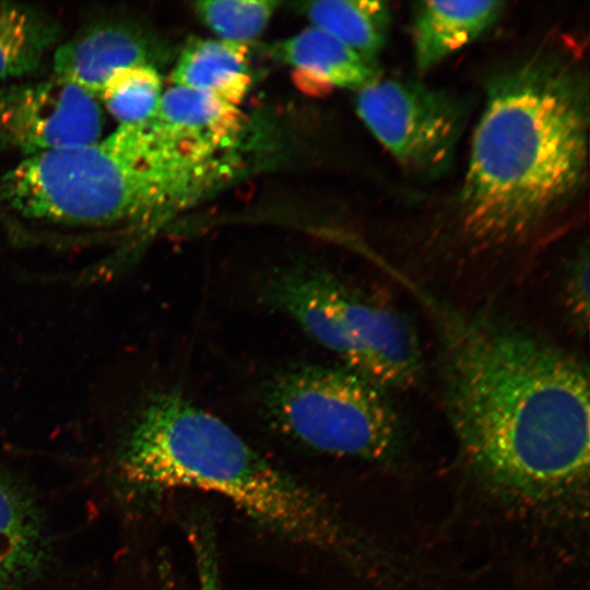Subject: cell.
Wrapping results in <instances>:
<instances>
[{
    "instance_id": "obj_3",
    "label": "cell",
    "mask_w": 590,
    "mask_h": 590,
    "mask_svg": "<svg viewBox=\"0 0 590 590\" xmlns=\"http://www.w3.org/2000/svg\"><path fill=\"white\" fill-rule=\"evenodd\" d=\"M232 166L153 120L22 157L0 170V222L19 240L109 241L146 231L221 184Z\"/></svg>"
},
{
    "instance_id": "obj_8",
    "label": "cell",
    "mask_w": 590,
    "mask_h": 590,
    "mask_svg": "<svg viewBox=\"0 0 590 590\" xmlns=\"http://www.w3.org/2000/svg\"><path fill=\"white\" fill-rule=\"evenodd\" d=\"M104 114L97 96L54 74L0 85V153L26 157L96 141Z\"/></svg>"
},
{
    "instance_id": "obj_21",
    "label": "cell",
    "mask_w": 590,
    "mask_h": 590,
    "mask_svg": "<svg viewBox=\"0 0 590 590\" xmlns=\"http://www.w3.org/2000/svg\"><path fill=\"white\" fill-rule=\"evenodd\" d=\"M157 569L161 590H176L173 570L166 558H160Z\"/></svg>"
},
{
    "instance_id": "obj_1",
    "label": "cell",
    "mask_w": 590,
    "mask_h": 590,
    "mask_svg": "<svg viewBox=\"0 0 590 590\" xmlns=\"http://www.w3.org/2000/svg\"><path fill=\"white\" fill-rule=\"evenodd\" d=\"M447 341L446 411L474 476L522 506L587 511V365L528 333L487 323L462 322Z\"/></svg>"
},
{
    "instance_id": "obj_9",
    "label": "cell",
    "mask_w": 590,
    "mask_h": 590,
    "mask_svg": "<svg viewBox=\"0 0 590 590\" xmlns=\"http://www.w3.org/2000/svg\"><path fill=\"white\" fill-rule=\"evenodd\" d=\"M170 49L158 35L127 17H102L86 24L54 50L52 74L98 97L116 71L150 66L158 70Z\"/></svg>"
},
{
    "instance_id": "obj_14",
    "label": "cell",
    "mask_w": 590,
    "mask_h": 590,
    "mask_svg": "<svg viewBox=\"0 0 590 590\" xmlns=\"http://www.w3.org/2000/svg\"><path fill=\"white\" fill-rule=\"evenodd\" d=\"M247 45L192 38L180 50L172 72L176 86L209 93L234 106L246 97L251 75Z\"/></svg>"
},
{
    "instance_id": "obj_2",
    "label": "cell",
    "mask_w": 590,
    "mask_h": 590,
    "mask_svg": "<svg viewBox=\"0 0 590 590\" xmlns=\"http://www.w3.org/2000/svg\"><path fill=\"white\" fill-rule=\"evenodd\" d=\"M589 84L580 61L543 49L496 76L475 128L458 204L476 250L529 240L587 178Z\"/></svg>"
},
{
    "instance_id": "obj_7",
    "label": "cell",
    "mask_w": 590,
    "mask_h": 590,
    "mask_svg": "<svg viewBox=\"0 0 590 590\" xmlns=\"http://www.w3.org/2000/svg\"><path fill=\"white\" fill-rule=\"evenodd\" d=\"M356 109L374 137L403 166L438 175L450 165L464 110L447 92L416 82L378 79L358 90Z\"/></svg>"
},
{
    "instance_id": "obj_5",
    "label": "cell",
    "mask_w": 590,
    "mask_h": 590,
    "mask_svg": "<svg viewBox=\"0 0 590 590\" xmlns=\"http://www.w3.org/2000/svg\"><path fill=\"white\" fill-rule=\"evenodd\" d=\"M260 297L346 368L385 390L406 389L418 380L420 341L405 315L388 299L310 264L272 271L260 285Z\"/></svg>"
},
{
    "instance_id": "obj_13",
    "label": "cell",
    "mask_w": 590,
    "mask_h": 590,
    "mask_svg": "<svg viewBox=\"0 0 590 590\" xmlns=\"http://www.w3.org/2000/svg\"><path fill=\"white\" fill-rule=\"evenodd\" d=\"M152 119L185 143L217 154L232 151L245 126L237 106L209 93L176 85L163 92Z\"/></svg>"
},
{
    "instance_id": "obj_15",
    "label": "cell",
    "mask_w": 590,
    "mask_h": 590,
    "mask_svg": "<svg viewBox=\"0 0 590 590\" xmlns=\"http://www.w3.org/2000/svg\"><path fill=\"white\" fill-rule=\"evenodd\" d=\"M62 30L47 11L0 1V79L31 74L60 44Z\"/></svg>"
},
{
    "instance_id": "obj_20",
    "label": "cell",
    "mask_w": 590,
    "mask_h": 590,
    "mask_svg": "<svg viewBox=\"0 0 590 590\" xmlns=\"http://www.w3.org/2000/svg\"><path fill=\"white\" fill-rule=\"evenodd\" d=\"M590 271L588 248L581 249L569 262L563 278L562 298L573 326L582 333L588 330Z\"/></svg>"
},
{
    "instance_id": "obj_19",
    "label": "cell",
    "mask_w": 590,
    "mask_h": 590,
    "mask_svg": "<svg viewBox=\"0 0 590 590\" xmlns=\"http://www.w3.org/2000/svg\"><path fill=\"white\" fill-rule=\"evenodd\" d=\"M187 535L194 559L198 590H223L216 533L205 516H193L187 523Z\"/></svg>"
},
{
    "instance_id": "obj_18",
    "label": "cell",
    "mask_w": 590,
    "mask_h": 590,
    "mask_svg": "<svg viewBox=\"0 0 590 590\" xmlns=\"http://www.w3.org/2000/svg\"><path fill=\"white\" fill-rule=\"evenodd\" d=\"M280 4L270 0H212L197 1L192 7L219 39L247 45L264 32Z\"/></svg>"
},
{
    "instance_id": "obj_11",
    "label": "cell",
    "mask_w": 590,
    "mask_h": 590,
    "mask_svg": "<svg viewBox=\"0 0 590 590\" xmlns=\"http://www.w3.org/2000/svg\"><path fill=\"white\" fill-rule=\"evenodd\" d=\"M273 52L291 67L297 86L309 94L333 87L359 90L379 79L376 60L314 26L276 44Z\"/></svg>"
},
{
    "instance_id": "obj_10",
    "label": "cell",
    "mask_w": 590,
    "mask_h": 590,
    "mask_svg": "<svg viewBox=\"0 0 590 590\" xmlns=\"http://www.w3.org/2000/svg\"><path fill=\"white\" fill-rule=\"evenodd\" d=\"M52 544L32 492L0 469V590H25L45 577Z\"/></svg>"
},
{
    "instance_id": "obj_16",
    "label": "cell",
    "mask_w": 590,
    "mask_h": 590,
    "mask_svg": "<svg viewBox=\"0 0 590 590\" xmlns=\"http://www.w3.org/2000/svg\"><path fill=\"white\" fill-rule=\"evenodd\" d=\"M311 26L322 30L362 56L376 60L386 44L391 14L378 0H318L299 3Z\"/></svg>"
},
{
    "instance_id": "obj_12",
    "label": "cell",
    "mask_w": 590,
    "mask_h": 590,
    "mask_svg": "<svg viewBox=\"0 0 590 590\" xmlns=\"http://www.w3.org/2000/svg\"><path fill=\"white\" fill-rule=\"evenodd\" d=\"M504 5L497 0L416 3L413 38L418 71L429 70L476 39L496 22Z\"/></svg>"
},
{
    "instance_id": "obj_17",
    "label": "cell",
    "mask_w": 590,
    "mask_h": 590,
    "mask_svg": "<svg viewBox=\"0 0 590 590\" xmlns=\"http://www.w3.org/2000/svg\"><path fill=\"white\" fill-rule=\"evenodd\" d=\"M162 94L158 70L134 66L113 73L103 85L98 99L120 125H138L155 115Z\"/></svg>"
},
{
    "instance_id": "obj_4",
    "label": "cell",
    "mask_w": 590,
    "mask_h": 590,
    "mask_svg": "<svg viewBox=\"0 0 590 590\" xmlns=\"http://www.w3.org/2000/svg\"><path fill=\"white\" fill-rule=\"evenodd\" d=\"M116 470L133 498L180 488L213 493L282 540L364 575L373 568L367 542L323 495L179 392L165 391L145 402L120 442Z\"/></svg>"
},
{
    "instance_id": "obj_6",
    "label": "cell",
    "mask_w": 590,
    "mask_h": 590,
    "mask_svg": "<svg viewBox=\"0 0 590 590\" xmlns=\"http://www.w3.org/2000/svg\"><path fill=\"white\" fill-rule=\"evenodd\" d=\"M387 390L346 367L299 366L274 376L262 392L267 420L321 453L389 462L402 427Z\"/></svg>"
}]
</instances>
